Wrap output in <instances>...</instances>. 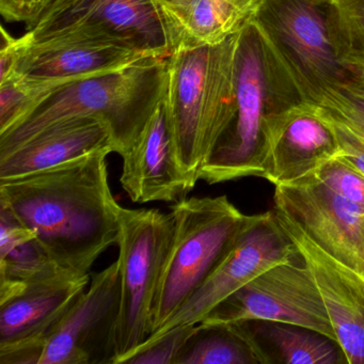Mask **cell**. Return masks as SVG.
I'll list each match as a JSON object with an SVG mask.
<instances>
[{
  "instance_id": "1",
  "label": "cell",
  "mask_w": 364,
  "mask_h": 364,
  "mask_svg": "<svg viewBox=\"0 0 364 364\" xmlns=\"http://www.w3.org/2000/svg\"><path fill=\"white\" fill-rule=\"evenodd\" d=\"M95 151L56 167L0 181V208L33 230L58 269L90 276L91 268L118 246L119 203L108 182V155Z\"/></svg>"
},
{
  "instance_id": "2",
  "label": "cell",
  "mask_w": 364,
  "mask_h": 364,
  "mask_svg": "<svg viewBox=\"0 0 364 364\" xmlns=\"http://www.w3.org/2000/svg\"><path fill=\"white\" fill-rule=\"evenodd\" d=\"M168 86L167 58H144L116 71L68 82L50 90L14 127L0 133V153L46 127L73 118L99 119L109 129L114 152L134 146Z\"/></svg>"
},
{
  "instance_id": "3",
  "label": "cell",
  "mask_w": 364,
  "mask_h": 364,
  "mask_svg": "<svg viewBox=\"0 0 364 364\" xmlns=\"http://www.w3.org/2000/svg\"><path fill=\"white\" fill-rule=\"evenodd\" d=\"M234 87L233 122L200 170L208 184L264 178L279 117L304 102L253 22L238 35Z\"/></svg>"
},
{
  "instance_id": "4",
  "label": "cell",
  "mask_w": 364,
  "mask_h": 364,
  "mask_svg": "<svg viewBox=\"0 0 364 364\" xmlns=\"http://www.w3.org/2000/svg\"><path fill=\"white\" fill-rule=\"evenodd\" d=\"M238 35L218 44L178 48L168 57L164 101L176 157L191 191L235 117Z\"/></svg>"
},
{
  "instance_id": "5",
  "label": "cell",
  "mask_w": 364,
  "mask_h": 364,
  "mask_svg": "<svg viewBox=\"0 0 364 364\" xmlns=\"http://www.w3.org/2000/svg\"><path fill=\"white\" fill-rule=\"evenodd\" d=\"M171 214L173 234L151 312V336L202 287L250 218L227 196L187 197L173 203Z\"/></svg>"
},
{
  "instance_id": "6",
  "label": "cell",
  "mask_w": 364,
  "mask_h": 364,
  "mask_svg": "<svg viewBox=\"0 0 364 364\" xmlns=\"http://www.w3.org/2000/svg\"><path fill=\"white\" fill-rule=\"evenodd\" d=\"M331 0H265L255 23L302 101L321 103L355 77L332 38Z\"/></svg>"
},
{
  "instance_id": "7",
  "label": "cell",
  "mask_w": 364,
  "mask_h": 364,
  "mask_svg": "<svg viewBox=\"0 0 364 364\" xmlns=\"http://www.w3.org/2000/svg\"><path fill=\"white\" fill-rule=\"evenodd\" d=\"M21 39L24 44H118L153 58H167L178 46L171 22L154 0H53Z\"/></svg>"
},
{
  "instance_id": "8",
  "label": "cell",
  "mask_w": 364,
  "mask_h": 364,
  "mask_svg": "<svg viewBox=\"0 0 364 364\" xmlns=\"http://www.w3.org/2000/svg\"><path fill=\"white\" fill-rule=\"evenodd\" d=\"M120 301L112 364L125 361L150 338L151 312L173 234V217L159 210L118 206Z\"/></svg>"
},
{
  "instance_id": "9",
  "label": "cell",
  "mask_w": 364,
  "mask_h": 364,
  "mask_svg": "<svg viewBox=\"0 0 364 364\" xmlns=\"http://www.w3.org/2000/svg\"><path fill=\"white\" fill-rule=\"evenodd\" d=\"M295 242L279 223L274 210L250 215L202 287L159 331L199 323L217 304L274 266L301 259Z\"/></svg>"
},
{
  "instance_id": "10",
  "label": "cell",
  "mask_w": 364,
  "mask_h": 364,
  "mask_svg": "<svg viewBox=\"0 0 364 364\" xmlns=\"http://www.w3.org/2000/svg\"><path fill=\"white\" fill-rule=\"evenodd\" d=\"M283 321L338 341L323 296L304 257L279 264L217 304L200 323Z\"/></svg>"
},
{
  "instance_id": "11",
  "label": "cell",
  "mask_w": 364,
  "mask_h": 364,
  "mask_svg": "<svg viewBox=\"0 0 364 364\" xmlns=\"http://www.w3.org/2000/svg\"><path fill=\"white\" fill-rule=\"evenodd\" d=\"M90 280L57 269L27 282L0 281V364H38L44 336Z\"/></svg>"
},
{
  "instance_id": "12",
  "label": "cell",
  "mask_w": 364,
  "mask_h": 364,
  "mask_svg": "<svg viewBox=\"0 0 364 364\" xmlns=\"http://www.w3.org/2000/svg\"><path fill=\"white\" fill-rule=\"evenodd\" d=\"M274 210L293 221L333 261L364 281V210L314 174L274 186Z\"/></svg>"
},
{
  "instance_id": "13",
  "label": "cell",
  "mask_w": 364,
  "mask_h": 364,
  "mask_svg": "<svg viewBox=\"0 0 364 364\" xmlns=\"http://www.w3.org/2000/svg\"><path fill=\"white\" fill-rule=\"evenodd\" d=\"M119 301L116 261L91 274L86 291L42 340L38 364H112Z\"/></svg>"
},
{
  "instance_id": "14",
  "label": "cell",
  "mask_w": 364,
  "mask_h": 364,
  "mask_svg": "<svg viewBox=\"0 0 364 364\" xmlns=\"http://www.w3.org/2000/svg\"><path fill=\"white\" fill-rule=\"evenodd\" d=\"M18 41L16 65L9 77L50 89L153 58L118 44L90 41L24 44L21 38Z\"/></svg>"
},
{
  "instance_id": "15",
  "label": "cell",
  "mask_w": 364,
  "mask_h": 364,
  "mask_svg": "<svg viewBox=\"0 0 364 364\" xmlns=\"http://www.w3.org/2000/svg\"><path fill=\"white\" fill-rule=\"evenodd\" d=\"M274 213L316 281L348 364H364V281L326 255L293 221Z\"/></svg>"
},
{
  "instance_id": "16",
  "label": "cell",
  "mask_w": 364,
  "mask_h": 364,
  "mask_svg": "<svg viewBox=\"0 0 364 364\" xmlns=\"http://www.w3.org/2000/svg\"><path fill=\"white\" fill-rule=\"evenodd\" d=\"M338 155V140L325 109L317 104L299 102L277 121L264 178L274 186L295 182Z\"/></svg>"
},
{
  "instance_id": "17",
  "label": "cell",
  "mask_w": 364,
  "mask_h": 364,
  "mask_svg": "<svg viewBox=\"0 0 364 364\" xmlns=\"http://www.w3.org/2000/svg\"><path fill=\"white\" fill-rule=\"evenodd\" d=\"M122 159L121 185L136 203H176L191 191L176 157L164 100Z\"/></svg>"
},
{
  "instance_id": "18",
  "label": "cell",
  "mask_w": 364,
  "mask_h": 364,
  "mask_svg": "<svg viewBox=\"0 0 364 364\" xmlns=\"http://www.w3.org/2000/svg\"><path fill=\"white\" fill-rule=\"evenodd\" d=\"M107 148L114 152L109 129L99 119L61 121L12 150L0 153V181L43 171Z\"/></svg>"
},
{
  "instance_id": "19",
  "label": "cell",
  "mask_w": 364,
  "mask_h": 364,
  "mask_svg": "<svg viewBox=\"0 0 364 364\" xmlns=\"http://www.w3.org/2000/svg\"><path fill=\"white\" fill-rule=\"evenodd\" d=\"M230 323L250 345L259 364H348L338 341L310 328L263 319Z\"/></svg>"
},
{
  "instance_id": "20",
  "label": "cell",
  "mask_w": 364,
  "mask_h": 364,
  "mask_svg": "<svg viewBox=\"0 0 364 364\" xmlns=\"http://www.w3.org/2000/svg\"><path fill=\"white\" fill-rule=\"evenodd\" d=\"M264 1L193 0L178 25V48L218 44L237 35L255 21Z\"/></svg>"
},
{
  "instance_id": "21",
  "label": "cell",
  "mask_w": 364,
  "mask_h": 364,
  "mask_svg": "<svg viewBox=\"0 0 364 364\" xmlns=\"http://www.w3.org/2000/svg\"><path fill=\"white\" fill-rule=\"evenodd\" d=\"M57 269L35 232L0 208V281L27 282Z\"/></svg>"
},
{
  "instance_id": "22",
  "label": "cell",
  "mask_w": 364,
  "mask_h": 364,
  "mask_svg": "<svg viewBox=\"0 0 364 364\" xmlns=\"http://www.w3.org/2000/svg\"><path fill=\"white\" fill-rule=\"evenodd\" d=\"M176 364H259L233 323H198Z\"/></svg>"
},
{
  "instance_id": "23",
  "label": "cell",
  "mask_w": 364,
  "mask_h": 364,
  "mask_svg": "<svg viewBox=\"0 0 364 364\" xmlns=\"http://www.w3.org/2000/svg\"><path fill=\"white\" fill-rule=\"evenodd\" d=\"M332 38L343 63L351 69L364 67V0H331Z\"/></svg>"
},
{
  "instance_id": "24",
  "label": "cell",
  "mask_w": 364,
  "mask_h": 364,
  "mask_svg": "<svg viewBox=\"0 0 364 364\" xmlns=\"http://www.w3.org/2000/svg\"><path fill=\"white\" fill-rule=\"evenodd\" d=\"M50 90L24 84L12 76L0 82V133L14 127Z\"/></svg>"
},
{
  "instance_id": "25",
  "label": "cell",
  "mask_w": 364,
  "mask_h": 364,
  "mask_svg": "<svg viewBox=\"0 0 364 364\" xmlns=\"http://www.w3.org/2000/svg\"><path fill=\"white\" fill-rule=\"evenodd\" d=\"M197 326H176L157 338L146 340L124 364H176Z\"/></svg>"
},
{
  "instance_id": "26",
  "label": "cell",
  "mask_w": 364,
  "mask_h": 364,
  "mask_svg": "<svg viewBox=\"0 0 364 364\" xmlns=\"http://www.w3.org/2000/svg\"><path fill=\"white\" fill-rule=\"evenodd\" d=\"M313 174L330 191L364 210V176L344 159L334 157Z\"/></svg>"
},
{
  "instance_id": "27",
  "label": "cell",
  "mask_w": 364,
  "mask_h": 364,
  "mask_svg": "<svg viewBox=\"0 0 364 364\" xmlns=\"http://www.w3.org/2000/svg\"><path fill=\"white\" fill-rule=\"evenodd\" d=\"M319 105L364 137V90L353 80L328 93Z\"/></svg>"
},
{
  "instance_id": "28",
  "label": "cell",
  "mask_w": 364,
  "mask_h": 364,
  "mask_svg": "<svg viewBox=\"0 0 364 364\" xmlns=\"http://www.w3.org/2000/svg\"><path fill=\"white\" fill-rule=\"evenodd\" d=\"M325 112L330 124H331L332 129H333L336 140H338V148H340L338 156L364 176L363 136L359 135L357 132L347 127L345 123L334 118L327 110L325 109Z\"/></svg>"
},
{
  "instance_id": "29",
  "label": "cell",
  "mask_w": 364,
  "mask_h": 364,
  "mask_svg": "<svg viewBox=\"0 0 364 364\" xmlns=\"http://www.w3.org/2000/svg\"><path fill=\"white\" fill-rule=\"evenodd\" d=\"M53 0H0V14L9 23H25L31 29Z\"/></svg>"
},
{
  "instance_id": "30",
  "label": "cell",
  "mask_w": 364,
  "mask_h": 364,
  "mask_svg": "<svg viewBox=\"0 0 364 364\" xmlns=\"http://www.w3.org/2000/svg\"><path fill=\"white\" fill-rule=\"evenodd\" d=\"M154 1L169 18L174 31H176V36H178V25H180L184 14H186L189 6L193 3V0H154Z\"/></svg>"
},
{
  "instance_id": "31",
  "label": "cell",
  "mask_w": 364,
  "mask_h": 364,
  "mask_svg": "<svg viewBox=\"0 0 364 364\" xmlns=\"http://www.w3.org/2000/svg\"><path fill=\"white\" fill-rule=\"evenodd\" d=\"M355 72V77H353V82L364 90V67L360 68V69H353Z\"/></svg>"
},
{
  "instance_id": "32",
  "label": "cell",
  "mask_w": 364,
  "mask_h": 364,
  "mask_svg": "<svg viewBox=\"0 0 364 364\" xmlns=\"http://www.w3.org/2000/svg\"><path fill=\"white\" fill-rule=\"evenodd\" d=\"M363 230H364V219H363Z\"/></svg>"
}]
</instances>
